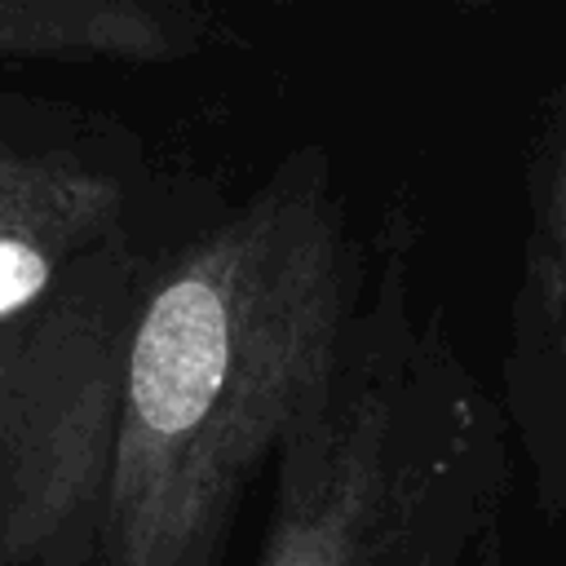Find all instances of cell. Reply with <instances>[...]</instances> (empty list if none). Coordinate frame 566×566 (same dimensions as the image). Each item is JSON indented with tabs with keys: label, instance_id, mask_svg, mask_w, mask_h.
Segmentation results:
<instances>
[{
	"label": "cell",
	"instance_id": "5",
	"mask_svg": "<svg viewBox=\"0 0 566 566\" xmlns=\"http://www.w3.org/2000/svg\"><path fill=\"white\" fill-rule=\"evenodd\" d=\"M531 314L522 318V363L535 394V420L566 447V261L539 256L526 279Z\"/></svg>",
	"mask_w": 566,
	"mask_h": 566
},
{
	"label": "cell",
	"instance_id": "6",
	"mask_svg": "<svg viewBox=\"0 0 566 566\" xmlns=\"http://www.w3.org/2000/svg\"><path fill=\"white\" fill-rule=\"evenodd\" d=\"M553 261H566V172H562V199H557V239H553Z\"/></svg>",
	"mask_w": 566,
	"mask_h": 566
},
{
	"label": "cell",
	"instance_id": "1",
	"mask_svg": "<svg viewBox=\"0 0 566 566\" xmlns=\"http://www.w3.org/2000/svg\"><path fill=\"white\" fill-rule=\"evenodd\" d=\"M323 159L186 234L142 305L88 566H221L367 296Z\"/></svg>",
	"mask_w": 566,
	"mask_h": 566
},
{
	"label": "cell",
	"instance_id": "4",
	"mask_svg": "<svg viewBox=\"0 0 566 566\" xmlns=\"http://www.w3.org/2000/svg\"><path fill=\"white\" fill-rule=\"evenodd\" d=\"M181 22L155 0H0V62H172Z\"/></svg>",
	"mask_w": 566,
	"mask_h": 566
},
{
	"label": "cell",
	"instance_id": "3",
	"mask_svg": "<svg viewBox=\"0 0 566 566\" xmlns=\"http://www.w3.org/2000/svg\"><path fill=\"white\" fill-rule=\"evenodd\" d=\"M509 495V424L407 265H380L270 464L256 566H469Z\"/></svg>",
	"mask_w": 566,
	"mask_h": 566
},
{
	"label": "cell",
	"instance_id": "2",
	"mask_svg": "<svg viewBox=\"0 0 566 566\" xmlns=\"http://www.w3.org/2000/svg\"><path fill=\"white\" fill-rule=\"evenodd\" d=\"M111 124L0 84V566H88L128 345L164 261Z\"/></svg>",
	"mask_w": 566,
	"mask_h": 566
}]
</instances>
